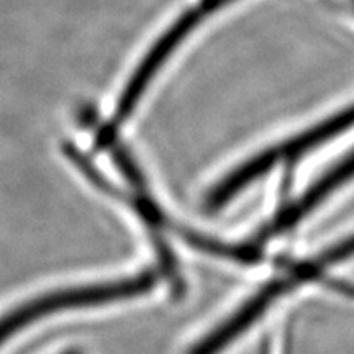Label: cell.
Returning a JSON list of instances; mask_svg holds the SVG:
<instances>
[{"label": "cell", "instance_id": "obj_1", "mask_svg": "<svg viewBox=\"0 0 354 354\" xmlns=\"http://www.w3.org/2000/svg\"><path fill=\"white\" fill-rule=\"evenodd\" d=\"M156 284V276L151 271L140 272L136 276L113 279V281L95 282V284L76 286L39 295L21 304L7 315L0 318V346L24 326L41 320L50 313L69 308L95 307V305L112 304L117 300L131 299L149 292Z\"/></svg>", "mask_w": 354, "mask_h": 354}, {"label": "cell", "instance_id": "obj_2", "mask_svg": "<svg viewBox=\"0 0 354 354\" xmlns=\"http://www.w3.org/2000/svg\"><path fill=\"white\" fill-rule=\"evenodd\" d=\"M351 125H354V105L279 146L264 149V151L238 166L236 169L228 172L223 179L216 183L215 187L207 194L205 209L210 212L220 210L221 207L228 205L248 185L254 184L256 180L268 174L279 162L294 161L310 149L317 148L323 141L343 133Z\"/></svg>", "mask_w": 354, "mask_h": 354}, {"label": "cell", "instance_id": "obj_3", "mask_svg": "<svg viewBox=\"0 0 354 354\" xmlns=\"http://www.w3.org/2000/svg\"><path fill=\"white\" fill-rule=\"evenodd\" d=\"M354 177V151L343 159L339 165H336L330 172L322 176L312 187H308L300 196L297 201L292 202L287 209L277 216L276 221L264 232V236H271L274 233L286 232L292 227L302 221L304 218L312 214L318 205L328 198L335 190H338L342 185H344L348 180Z\"/></svg>", "mask_w": 354, "mask_h": 354}, {"label": "cell", "instance_id": "obj_4", "mask_svg": "<svg viewBox=\"0 0 354 354\" xmlns=\"http://www.w3.org/2000/svg\"><path fill=\"white\" fill-rule=\"evenodd\" d=\"M63 354H81V353L76 351V349H71V351H66V353H63Z\"/></svg>", "mask_w": 354, "mask_h": 354}]
</instances>
